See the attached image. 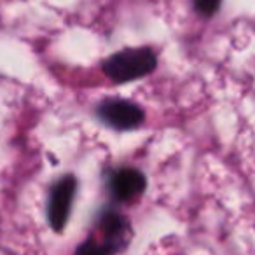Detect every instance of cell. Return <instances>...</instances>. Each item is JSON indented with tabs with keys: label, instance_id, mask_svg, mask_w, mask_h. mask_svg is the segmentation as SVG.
<instances>
[{
	"label": "cell",
	"instance_id": "8992f818",
	"mask_svg": "<svg viewBox=\"0 0 255 255\" xmlns=\"http://www.w3.org/2000/svg\"><path fill=\"white\" fill-rule=\"evenodd\" d=\"M116 254V248L110 247L105 241H96V240H88L82 245H79L77 250H75V255H114Z\"/></svg>",
	"mask_w": 255,
	"mask_h": 255
},
{
	"label": "cell",
	"instance_id": "5b68a950",
	"mask_svg": "<svg viewBox=\"0 0 255 255\" xmlns=\"http://www.w3.org/2000/svg\"><path fill=\"white\" fill-rule=\"evenodd\" d=\"M98 226L100 231L105 236V243H109L110 247L116 248L117 252V241L123 240L124 233L128 231V222L121 213H117L116 210H103L98 217Z\"/></svg>",
	"mask_w": 255,
	"mask_h": 255
},
{
	"label": "cell",
	"instance_id": "52a82bcc",
	"mask_svg": "<svg viewBox=\"0 0 255 255\" xmlns=\"http://www.w3.org/2000/svg\"><path fill=\"white\" fill-rule=\"evenodd\" d=\"M222 0H194V7L199 14L203 16H213L219 11Z\"/></svg>",
	"mask_w": 255,
	"mask_h": 255
},
{
	"label": "cell",
	"instance_id": "3957f363",
	"mask_svg": "<svg viewBox=\"0 0 255 255\" xmlns=\"http://www.w3.org/2000/svg\"><path fill=\"white\" fill-rule=\"evenodd\" d=\"M75 191H77V180L74 175H65L51 189L49 203H47V219L56 233H61L67 226Z\"/></svg>",
	"mask_w": 255,
	"mask_h": 255
},
{
	"label": "cell",
	"instance_id": "7a4b0ae2",
	"mask_svg": "<svg viewBox=\"0 0 255 255\" xmlns=\"http://www.w3.org/2000/svg\"><path fill=\"white\" fill-rule=\"evenodd\" d=\"M96 114L107 126L114 128V129H121V131L135 129L145 119V114L138 105L121 98L103 100L96 109Z\"/></svg>",
	"mask_w": 255,
	"mask_h": 255
},
{
	"label": "cell",
	"instance_id": "277c9868",
	"mask_svg": "<svg viewBox=\"0 0 255 255\" xmlns=\"http://www.w3.org/2000/svg\"><path fill=\"white\" fill-rule=\"evenodd\" d=\"M147 187L145 175L135 168H121L114 171L109 180V189L114 199L121 203L131 201L143 194Z\"/></svg>",
	"mask_w": 255,
	"mask_h": 255
},
{
	"label": "cell",
	"instance_id": "6da1fadb",
	"mask_svg": "<svg viewBox=\"0 0 255 255\" xmlns=\"http://www.w3.org/2000/svg\"><path fill=\"white\" fill-rule=\"evenodd\" d=\"M157 56L149 47L124 49L103 61V74L117 84L145 77L156 68Z\"/></svg>",
	"mask_w": 255,
	"mask_h": 255
}]
</instances>
